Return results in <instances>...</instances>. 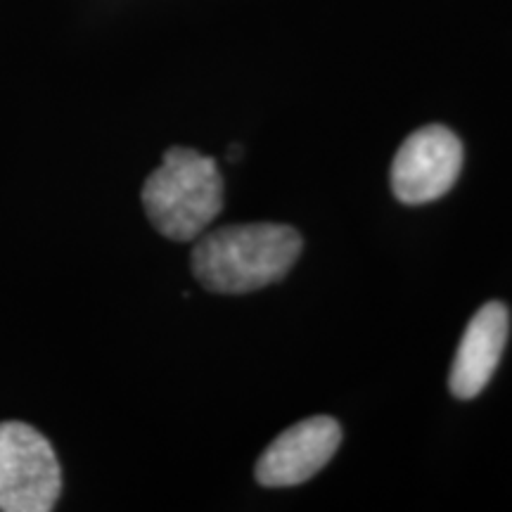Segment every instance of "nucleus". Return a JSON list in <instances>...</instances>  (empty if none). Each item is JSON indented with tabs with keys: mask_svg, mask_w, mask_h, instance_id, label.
Wrapping results in <instances>:
<instances>
[{
	"mask_svg": "<svg viewBox=\"0 0 512 512\" xmlns=\"http://www.w3.org/2000/svg\"><path fill=\"white\" fill-rule=\"evenodd\" d=\"M297 230L280 223H242L202 233L192 249V273L219 294H247L283 280L302 254Z\"/></svg>",
	"mask_w": 512,
	"mask_h": 512,
	"instance_id": "nucleus-1",
	"label": "nucleus"
},
{
	"mask_svg": "<svg viewBox=\"0 0 512 512\" xmlns=\"http://www.w3.org/2000/svg\"><path fill=\"white\" fill-rule=\"evenodd\" d=\"M147 219L164 238L197 240L223 209V178L211 157L190 147H171L162 166L143 185Z\"/></svg>",
	"mask_w": 512,
	"mask_h": 512,
	"instance_id": "nucleus-2",
	"label": "nucleus"
},
{
	"mask_svg": "<svg viewBox=\"0 0 512 512\" xmlns=\"http://www.w3.org/2000/svg\"><path fill=\"white\" fill-rule=\"evenodd\" d=\"M62 494L50 441L27 422H0V510L48 512Z\"/></svg>",
	"mask_w": 512,
	"mask_h": 512,
	"instance_id": "nucleus-3",
	"label": "nucleus"
},
{
	"mask_svg": "<svg viewBox=\"0 0 512 512\" xmlns=\"http://www.w3.org/2000/svg\"><path fill=\"white\" fill-rule=\"evenodd\" d=\"M463 171V143L451 128L432 124L403 140L392 162V190L403 204L441 200Z\"/></svg>",
	"mask_w": 512,
	"mask_h": 512,
	"instance_id": "nucleus-4",
	"label": "nucleus"
},
{
	"mask_svg": "<svg viewBox=\"0 0 512 512\" xmlns=\"http://www.w3.org/2000/svg\"><path fill=\"white\" fill-rule=\"evenodd\" d=\"M342 444V427L335 418L316 415L278 434L256 460V482L271 489L309 482L330 463Z\"/></svg>",
	"mask_w": 512,
	"mask_h": 512,
	"instance_id": "nucleus-5",
	"label": "nucleus"
},
{
	"mask_svg": "<svg viewBox=\"0 0 512 512\" xmlns=\"http://www.w3.org/2000/svg\"><path fill=\"white\" fill-rule=\"evenodd\" d=\"M510 332V313L501 302H489L472 316L453 358L448 387L460 401L484 392L503 358Z\"/></svg>",
	"mask_w": 512,
	"mask_h": 512,
	"instance_id": "nucleus-6",
	"label": "nucleus"
},
{
	"mask_svg": "<svg viewBox=\"0 0 512 512\" xmlns=\"http://www.w3.org/2000/svg\"><path fill=\"white\" fill-rule=\"evenodd\" d=\"M240 145H233V147H230V150H228V159H233V162H235V159H238L240 157Z\"/></svg>",
	"mask_w": 512,
	"mask_h": 512,
	"instance_id": "nucleus-7",
	"label": "nucleus"
}]
</instances>
